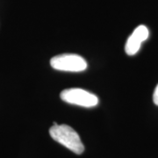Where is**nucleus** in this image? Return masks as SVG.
<instances>
[{"label": "nucleus", "mask_w": 158, "mask_h": 158, "mask_svg": "<svg viewBox=\"0 0 158 158\" xmlns=\"http://www.w3.org/2000/svg\"><path fill=\"white\" fill-rule=\"evenodd\" d=\"M49 134L53 140L59 142L75 154L80 155L85 151V146L81 141L79 135L68 125H58L55 122L54 126L49 129Z\"/></svg>", "instance_id": "nucleus-1"}, {"label": "nucleus", "mask_w": 158, "mask_h": 158, "mask_svg": "<svg viewBox=\"0 0 158 158\" xmlns=\"http://www.w3.org/2000/svg\"><path fill=\"white\" fill-rule=\"evenodd\" d=\"M51 67L61 71L81 72L87 69V62L83 57L74 54H62L50 60Z\"/></svg>", "instance_id": "nucleus-2"}, {"label": "nucleus", "mask_w": 158, "mask_h": 158, "mask_svg": "<svg viewBox=\"0 0 158 158\" xmlns=\"http://www.w3.org/2000/svg\"><path fill=\"white\" fill-rule=\"evenodd\" d=\"M61 98L69 104L87 108L94 107L98 104V98L95 94L79 88H70L62 90Z\"/></svg>", "instance_id": "nucleus-3"}, {"label": "nucleus", "mask_w": 158, "mask_h": 158, "mask_svg": "<svg viewBox=\"0 0 158 158\" xmlns=\"http://www.w3.org/2000/svg\"><path fill=\"white\" fill-rule=\"evenodd\" d=\"M148 29L147 27L141 25L137 27L133 34L129 36L125 46V51L128 56H134L139 51L141 43L148 37Z\"/></svg>", "instance_id": "nucleus-4"}, {"label": "nucleus", "mask_w": 158, "mask_h": 158, "mask_svg": "<svg viewBox=\"0 0 158 158\" xmlns=\"http://www.w3.org/2000/svg\"><path fill=\"white\" fill-rule=\"evenodd\" d=\"M153 101H154V103L156 106H158V85L156 87L155 91H154V94H153Z\"/></svg>", "instance_id": "nucleus-5"}]
</instances>
